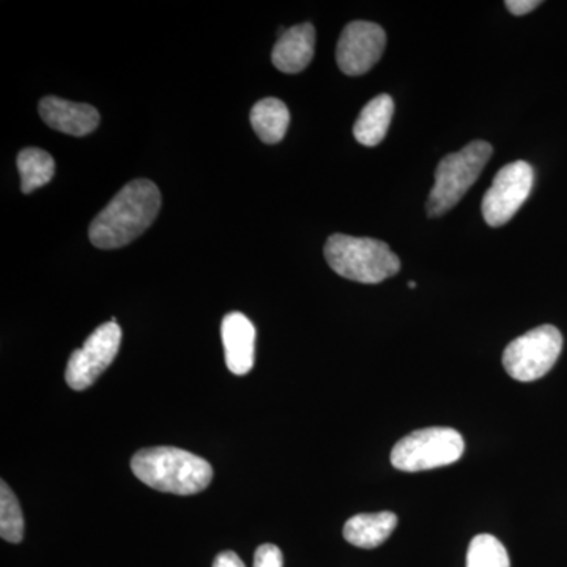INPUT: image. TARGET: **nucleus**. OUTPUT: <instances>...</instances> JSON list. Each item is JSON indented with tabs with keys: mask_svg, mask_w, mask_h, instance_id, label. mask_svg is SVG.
<instances>
[{
	"mask_svg": "<svg viewBox=\"0 0 567 567\" xmlns=\"http://www.w3.org/2000/svg\"><path fill=\"white\" fill-rule=\"evenodd\" d=\"M162 208V194L151 181H133L115 194L93 219L89 237L100 249L123 248L141 237L155 221Z\"/></svg>",
	"mask_w": 567,
	"mask_h": 567,
	"instance_id": "f257e3e1",
	"label": "nucleus"
},
{
	"mask_svg": "<svg viewBox=\"0 0 567 567\" xmlns=\"http://www.w3.org/2000/svg\"><path fill=\"white\" fill-rule=\"evenodd\" d=\"M132 470L145 486L174 495L199 494L213 480L212 465L205 458L173 446L137 451Z\"/></svg>",
	"mask_w": 567,
	"mask_h": 567,
	"instance_id": "f03ea898",
	"label": "nucleus"
},
{
	"mask_svg": "<svg viewBox=\"0 0 567 567\" xmlns=\"http://www.w3.org/2000/svg\"><path fill=\"white\" fill-rule=\"evenodd\" d=\"M324 259L336 274L361 284L383 282L401 270V260L383 241L344 234L328 238Z\"/></svg>",
	"mask_w": 567,
	"mask_h": 567,
	"instance_id": "7ed1b4c3",
	"label": "nucleus"
},
{
	"mask_svg": "<svg viewBox=\"0 0 567 567\" xmlns=\"http://www.w3.org/2000/svg\"><path fill=\"white\" fill-rule=\"evenodd\" d=\"M492 153L488 142L475 141L461 152L445 156L435 171V185L425 207L427 215L436 218L456 207L483 174Z\"/></svg>",
	"mask_w": 567,
	"mask_h": 567,
	"instance_id": "20e7f679",
	"label": "nucleus"
},
{
	"mask_svg": "<svg viewBox=\"0 0 567 567\" xmlns=\"http://www.w3.org/2000/svg\"><path fill=\"white\" fill-rule=\"evenodd\" d=\"M464 439L454 429H421L393 447L391 464L401 472H425L454 464L464 456Z\"/></svg>",
	"mask_w": 567,
	"mask_h": 567,
	"instance_id": "39448f33",
	"label": "nucleus"
},
{
	"mask_svg": "<svg viewBox=\"0 0 567 567\" xmlns=\"http://www.w3.org/2000/svg\"><path fill=\"white\" fill-rule=\"evenodd\" d=\"M561 350L563 336L558 328L543 324L506 347L503 365L514 380L535 382L554 368Z\"/></svg>",
	"mask_w": 567,
	"mask_h": 567,
	"instance_id": "423d86ee",
	"label": "nucleus"
},
{
	"mask_svg": "<svg viewBox=\"0 0 567 567\" xmlns=\"http://www.w3.org/2000/svg\"><path fill=\"white\" fill-rule=\"evenodd\" d=\"M122 330L115 319L103 323L89 336L81 349L74 350L66 364L65 380L74 391L92 386L117 357Z\"/></svg>",
	"mask_w": 567,
	"mask_h": 567,
	"instance_id": "0eeeda50",
	"label": "nucleus"
},
{
	"mask_svg": "<svg viewBox=\"0 0 567 567\" xmlns=\"http://www.w3.org/2000/svg\"><path fill=\"white\" fill-rule=\"evenodd\" d=\"M535 183V171L525 162H514L496 173L483 199V216L491 227L505 226L527 203Z\"/></svg>",
	"mask_w": 567,
	"mask_h": 567,
	"instance_id": "6e6552de",
	"label": "nucleus"
},
{
	"mask_svg": "<svg viewBox=\"0 0 567 567\" xmlns=\"http://www.w3.org/2000/svg\"><path fill=\"white\" fill-rule=\"evenodd\" d=\"M385 47L386 33L379 24L353 21L346 25L339 39L336 61L342 73L361 76L380 61Z\"/></svg>",
	"mask_w": 567,
	"mask_h": 567,
	"instance_id": "1a4fd4ad",
	"label": "nucleus"
},
{
	"mask_svg": "<svg viewBox=\"0 0 567 567\" xmlns=\"http://www.w3.org/2000/svg\"><path fill=\"white\" fill-rule=\"evenodd\" d=\"M224 357L227 369L235 375L251 372L256 358V328L241 312H230L221 323Z\"/></svg>",
	"mask_w": 567,
	"mask_h": 567,
	"instance_id": "9d476101",
	"label": "nucleus"
},
{
	"mask_svg": "<svg viewBox=\"0 0 567 567\" xmlns=\"http://www.w3.org/2000/svg\"><path fill=\"white\" fill-rule=\"evenodd\" d=\"M40 115L48 126L70 136H87L100 125V112L91 104L66 102L58 96H44Z\"/></svg>",
	"mask_w": 567,
	"mask_h": 567,
	"instance_id": "9b49d317",
	"label": "nucleus"
},
{
	"mask_svg": "<svg viewBox=\"0 0 567 567\" xmlns=\"http://www.w3.org/2000/svg\"><path fill=\"white\" fill-rule=\"evenodd\" d=\"M316 29L311 22L293 25L276 41L271 61L282 73L295 74L303 71L315 58Z\"/></svg>",
	"mask_w": 567,
	"mask_h": 567,
	"instance_id": "f8f14e48",
	"label": "nucleus"
},
{
	"mask_svg": "<svg viewBox=\"0 0 567 567\" xmlns=\"http://www.w3.org/2000/svg\"><path fill=\"white\" fill-rule=\"evenodd\" d=\"M398 527V516L390 511L377 514H358L347 520L344 537L347 543L360 548L382 546Z\"/></svg>",
	"mask_w": 567,
	"mask_h": 567,
	"instance_id": "ddd939ff",
	"label": "nucleus"
},
{
	"mask_svg": "<svg viewBox=\"0 0 567 567\" xmlns=\"http://www.w3.org/2000/svg\"><path fill=\"white\" fill-rule=\"evenodd\" d=\"M394 114V102L390 95H379L371 100L358 115L353 126L354 140L364 147H375L385 140L391 118Z\"/></svg>",
	"mask_w": 567,
	"mask_h": 567,
	"instance_id": "4468645a",
	"label": "nucleus"
},
{
	"mask_svg": "<svg viewBox=\"0 0 567 567\" xmlns=\"http://www.w3.org/2000/svg\"><path fill=\"white\" fill-rule=\"evenodd\" d=\"M290 112L278 99H265L254 104L251 125L259 140L265 144H278L289 128Z\"/></svg>",
	"mask_w": 567,
	"mask_h": 567,
	"instance_id": "2eb2a0df",
	"label": "nucleus"
},
{
	"mask_svg": "<svg viewBox=\"0 0 567 567\" xmlns=\"http://www.w3.org/2000/svg\"><path fill=\"white\" fill-rule=\"evenodd\" d=\"M17 164L21 174V189L24 194H31L41 186L48 185L55 174L54 158L41 148H24L18 155Z\"/></svg>",
	"mask_w": 567,
	"mask_h": 567,
	"instance_id": "dca6fc26",
	"label": "nucleus"
},
{
	"mask_svg": "<svg viewBox=\"0 0 567 567\" xmlns=\"http://www.w3.org/2000/svg\"><path fill=\"white\" fill-rule=\"evenodd\" d=\"M466 567H511L509 555L495 536L477 535L466 551Z\"/></svg>",
	"mask_w": 567,
	"mask_h": 567,
	"instance_id": "f3484780",
	"label": "nucleus"
},
{
	"mask_svg": "<svg viewBox=\"0 0 567 567\" xmlns=\"http://www.w3.org/2000/svg\"><path fill=\"white\" fill-rule=\"evenodd\" d=\"M0 536L11 544H20L24 537V517L17 495L2 481L0 488Z\"/></svg>",
	"mask_w": 567,
	"mask_h": 567,
	"instance_id": "a211bd4d",
	"label": "nucleus"
},
{
	"mask_svg": "<svg viewBox=\"0 0 567 567\" xmlns=\"http://www.w3.org/2000/svg\"><path fill=\"white\" fill-rule=\"evenodd\" d=\"M254 567H284L282 551L274 544H264L254 555Z\"/></svg>",
	"mask_w": 567,
	"mask_h": 567,
	"instance_id": "6ab92c4d",
	"label": "nucleus"
},
{
	"mask_svg": "<svg viewBox=\"0 0 567 567\" xmlns=\"http://www.w3.org/2000/svg\"><path fill=\"white\" fill-rule=\"evenodd\" d=\"M506 9L516 17H524V14L532 13L540 6L539 0H507L505 2Z\"/></svg>",
	"mask_w": 567,
	"mask_h": 567,
	"instance_id": "aec40b11",
	"label": "nucleus"
},
{
	"mask_svg": "<svg viewBox=\"0 0 567 567\" xmlns=\"http://www.w3.org/2000/svg\"><path fill=\"white\" fill-rule=\"evenodd\" d=\"M213 567H245V565L241 558L234 554V551H223V554L216 557Z\"/></svg>",
	"mask_w": 567,
	"mask_h": 567,
	"instance_id": "412c9836",
	"label": "nucleus"
},
{
	"mask_svg": "<svg viewBox=\"0 0 567 567\" xmlns=\"http://www.w3.org/2000/svg\"><path fill=\"white\" fill-rule=\"evenodd\" d=\"M410 289H416V282H409Z\"/></svg>",
	"mask_w": 567,
	"mask_h": 567,
	"instance_id": "4be33fe9",
	"label": "nucleus"
}]
</instances>
